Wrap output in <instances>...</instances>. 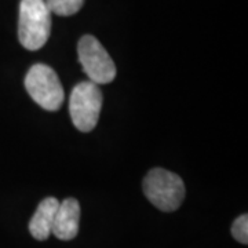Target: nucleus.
I'll return each mask as SVG.
<instances>
[{
  "instance_id": "obj_1",
  "label": "nucleus",
  "mask_w": 248,
  "mask_h": 248,
  "mask_svg": "<svg viewBox=\"0 0 248 248\" xmlns=\"http://www.w3.org/2000/svg\"><path fill=\"white\" fill-rule=\"evenodd\" d=\"M51 33V11L45 0H21L18 40L27 50H40Z\"/></svg>"
},
{
  "instance_id": "obj_2",
  "label": "nucleus",
  "mask_w": 248,
  "mask_h": 248,
  "mask_svg": "<svg viewBox=\"0 0 248 248\" xmlns=\"http://www.w3.org/2000/svg\"><path fill=\"white\" fill-rule=\"evenodd\" d=\"M142 189L148 200L164 213L178 210L186 193L182 178L164 169L151 170L143 178Z\"/></svg>"
},
{
  "instance_id": "obj_3",
  "label": "nucleus",
  "mask_w": 248,
  "mask_h": 248,
  "mask_svg": "<svg viewBox=\"0 0 248 248\" xmlns=\"http://www.w3.org/2000/svg\"><path fill=\"white\" fill-rule=\"evenodd\" d=\"M102 109V91L93 81H81L72 90L69 112L73 125L81 133H90L97 127Z\"/></svg>"
},
{
  "instance_id": "obj_4",
  "label": "nucleus",
  "mask_w": 248,
  "mask_h": 248,
  "mask_svg": "<svg viewBox=\"0 0 248 248\" xmlns=\"http://www.w3.org/2000/svg\"><path fill=\"white\" fill-rule=\"evenodd\" d=\"M25 89L37 105L46 110H58L63 104V89L58 75L45 63H36L25 76Z\"/></svg>"
},
{
  "instance_id": "obj_5",
  "label": "nucleus",
  "mask_w": 248,
  "mask_h": 248,
  "mask_svg": "<svg viewBox=\"0 0 248 248\" xmlns=\"http://www.w3.org/2000/svg\"><path fill=\"white\" fill-rule=\"evenodd\" d=\"M78 55L84 73L95 84H108L116 78V65L105 47L94 36L84 35L78 45Z\"/></svg>"
},
{
  "instance_id": "obj_6",
  "label": "nucleus",
  "mask_w": 248,
  "mask_h": 248,
  "mask_svg": "<svg viewBox=\"0 0 248 248\" xmlns=\"http://www.w3.org/2000/svg\"><path fill=\"white\" fill-rule=\"evenodd\" d=\"M80 204L76 199H65L60 203L54 217L51 233L57 239L69 241L79 233Z\"/></svg>"
},
{
  "instance_id": "obj_7",
  "label": "nucleus",
  "mask_w": 248,
  "mask_h": 248,
  "mask_svg": "<svg viewBox=\"0 0 248 248\" xmlns=\"http://www.w3.org/2000/svg\"><path fill=\"white\" fill-rule=\"evenodd\" d=\"M58 205H60V202L55 197H47L39 204L36 213L33 214V217L29 222V232L33 236V239L45 241L50 237L54 217H55Z\"/></svg>"
},
{
  "instance_id": "obj_8",
  "label": "nucleus",
  "mask_w": 248,
  "mask_h": 248,
  "mask_svg": "<svg viewBox=\"0 0 248 248\" xmlns=\"http://www.w3.org/2000/svg\"><path fill=\"white\" fill-rule=\"evenodd\" d=\"M51 14L60 17H71L84 4V0H45Z\"/></svg>"
},
{
  "instance_id": "obj_9",
  "label": "nucleus",
  "mask_w": 248,
  "mask_h": 248,
  "mask_svg": "<svg viewBox=\"0 0 248 248\" xmlns=\"http://www.w3.org/2000/svg\"><path fill=\"white\" fill-rule=\"evenodd\" d=\"M232 234L241 244H248V217L247 214L240 215L232 225Z\"/></svg>"
}]
</instances>
